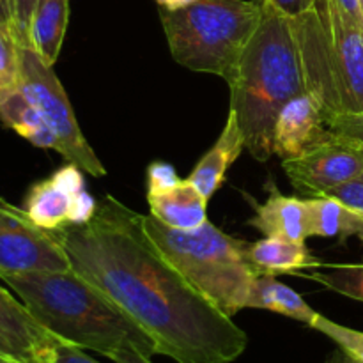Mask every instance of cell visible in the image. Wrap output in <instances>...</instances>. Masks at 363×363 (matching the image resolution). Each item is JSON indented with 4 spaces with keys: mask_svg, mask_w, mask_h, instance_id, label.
<instances>
[{
    "mask_svg": "<svg viewBox=\"0 0 363 363\" xmlns=\"http://www.w3.org/2000/svg\"><path fill=\"white\" fill-rule=\"evenodd\" d=\"M71 269L116 301L177 363H233L248 337L156 247L135 213L112 195L84 225L52 230Z\"/></svg>",
    "mask_w": 363,
    "mask_h": 363,
    "instance_id": "6da1fadb",
    "label": "cell"
},
{
    "mask_svg": "<svg viewBox=\"0 0 363 363\" xmlns=\"http://www.w3.org/2000/svg\"><path fill=\"white\" fill-rule=\"evenodd\" d=\"M245 147L257 162L273 156V131L280 110L311 92L303 43L293 18L262 0V16L229 82Z\"/></svg>",
    "mask_w": 363,
    "mask_h": 363,
    "instance_id": "7a4b0ae2",
    "label": "cell"
},
{
    "mask_svg": "<svg viewBox=\"0 0 363 363\" xmlns=\"http://www.w3.org/2000/svg\"><path fill=\"white\" fill-rule=\"evenodd\" d=\"M35 321L62 342L110 358L116 351L158 354L156 344L119 305L74 269L4 275Z\"/></svg>",
    "mask_w": 363,
    "mask_h": 363,
    "instance_id": "3957f363",
    "label": "cell"
},
{
    "mask_svg": "<svg viewBox=\"0 0 363 363\" xmlns=\"http://www.w3.org/2000/svg\"><path fill=\"white\" fill-rule=\"evenodd\" d=\"M149 238L167 259L223 314L234 318L247 308L257 273L247 257L248 243L222 233L211 222L177 230L142 215Z\"/></svg>",
    "mask_w": 363,
    "mask_h": 363,
    "instance_id": "277c9868",
    "label": "cell"
},
{
    "mask_svg": "<svg viewBox=\"0 0 363 363\" xmlns=\"http://www.w3.org/2000/svg\"><path fill=\"white\" fill-rule=\"evenodd\" d=\"M262 16V0H195L179 11L160 9L174 60L229 84Z\"/></svg>",
    "mask_w": 363,
    "mask_h": 363,
    "instance_id": "5b68a950",
    "label": "cell"
},
{
    "mask_svg": "<svg viewBox=\"0 0 363 363\" xmlns=\"http://www.w3.org/2000/svg\"><path fill=\"white\" fill-rule=\"evenodd\" d=\"M16 85L55 133V151L84 172L94 177L105 176V167L82 133L73 106L53 66H48L30 46H20V74Z\"/></svg>",
    "mask_w": 363,
    "mask_h": 363,
    "instance_id": "8992f818",
    "label": "cell"
},
{
    "mask_svg": "<svg viewBox=\"0 0 363 363\" xmlns=\"http://www.w3.org/2000/svg\"><path fill=\"white\" fill-rule=\"evenodd\" d=\"M315 9L325 30L337 116L363 113V25L346 16L335 0H315Z\"/></svg>",
    "mask_w": 363,
    "mask_h": 363,
    "instance_id": "52a82bcc",
    "label": "cell"
},
{
    "mask_svg": "<svg viewBox=\"0 0 363 363\" xmlns=\"http://www.w3.org/2000/svg\"><path fill=\"white\" fill-rule=\"evenodd\" d=\"M67 269L69 259L52 230L35 225L23 209L0 201V277Z\"/></svg>",
    "mask_w": 363,
    "mask_h": 363,
    "instance_id": "ba28073f",
    "label": "cell"
},
{
    "mask_svg": "<svg viewBox=\"0 0 363 363\" xmlns=\"http://www.w3.org/2000/svg\"><path fill=\"white\" fill-rule=\"evenodd\" d=\"M282 167L296 190L312 197H323L363 172V145L333 131L328 140L312 151L284 160Z\"/></svg>",
    "mask_w": 363,
    "mask_h": 363,
    "instance_id": "9c48e42d",
    "label": "cell"
},
{
    "mask_svg": "<svg viewBox=\"0 0 363 363\" xmlns=\"http://www.w3.org/2000/svg\"><path fill=\"white\" fill-rule=\"evenodd\" d=\"M333 130L326 123L325 110L311 92L296 96L280 110L273 131V155L293 160L328 140Z\"/></svg>",
    "mask_w": 363,
    "mask_h": 363,
    "instance_id": "30bf717a",
    "label": "cell"
},
{
    "mask_svg": "<svg viewBox=\"0 0 363 363\" xmlns=\"http://www.w3.org/2000/svg\"><path fill=\"white\" fill-rule=\"evenodd\" d=\"M0 335L6 337L30 363H43L55 335L43 328L20 298L0 286Z\"/></svg>",
    "mask_w": 363,
    "mask_h": 363,
    "instance_id": "8fae6325",
    "label": "cell"
},
{
    "mask_svg": "<svg viewBox=\"0 0 363 363\" xmlns=\"http://www.w3.org/2000/svg\"><path fill=\"white\" fill-rule=\"evenodd\" d=\"M245 147V138L238 124L236 113L229 108L227 123L220 133L218 140L201 158V162L191 170L190 181L206 199H211L222 186L227 170L241 156Z\"/></svg>",
    "mask_w": 363,
    "mask_h": 363,
    "instance_id": "7c38bea8",
    "label": "cell"
},
{
    "mask_svg": "<svg viewBox=\"0 0 363 363\" xmlns=\"http://www.w3.org/2000/svg\"><path fill=\"white\" fill-rule=\"evenodd\" d=\"M248 223L266 238H282L289 241H305L311 238L307 201L287 197L277 190L272 191L266 202L255 206V215Z\"/></svg>",
    "mask_w": 363,
    "mask_h": 363,
    "instance_id": "4fadbf2b",
    "label": "cell"
},
{
    "mask_svg": "<svg viewBox=\"0 0 363 363\" xmlns=\"http://www.w3.org/2000/svg\"><path fill=\"white\" fill-rule=\"evenodd\" d=\"M208 201L190 181L160 194L147 195L151 216L177 230H194L208 222Z\"/></svg>",
    "mask_w": 363,
    "mask_h": 363,
    "instance_id": "5bb4252c",
    "label": "cell"
},
{
    "mask_svg": "<svg viewBox=\"0 0 363 363\" xmlns=\"http://www.w3.org/2000/svg\"><path fill=\"white\" fill-rule=\"evenodd\" d=\"M247 257L257 275L300 273L301 269L323 266V262L312 255L305 241H289L282 238H262L255 243H248Z\"/></svg>",
    "mask_w": 363,
    "mask_h": 363,
    "instance_id": "9a60e30c",
    "label": "cell"
},
{
    "mask_svg": "<svg viewBox=\"0 0 363 363\" xmlns=\"http://www.w3.org/2000/svg\"><path fill=\"white\" fill-rule=\"evenodd\" d=\"M69 20V0H38L28 25V45L53 66L59 59Z\"/></svg>",
    "mask_w": 363,
    "mask_h": 363,
    "instance_id": "2e32d148",
    "label": "cell"
},
{
    "mask_svg": "<svg viewBox=\"0 0 363 363\" xmlns=\"http://www.w3.org/2000/svg\"><path fill=\"white\" fill-rule=\"evenodd\" d=\"M307 201L308 236L311 238H358L363 241V215L337 199L323 195Z\"/></svg>",
    "mask_w": 363,
    "mask_h": 363,
    "instance_id": "e0dca14e",
    "label": "cell"
},
{
    "mask_svg": "<svg viewBox=\"0 0 363 363\" xmlns=\"http://www.w3.org/2000/svg\"><path fill=\"white\" fill-rule=\"evenodd\" d=\"M0 119L35 147L57 149L55 133L18 85L4 92L0 98Z\"/></svg>",
    "mask_w": 363,
    "mask_h": 363,
    "instance_id": "ac0fdd59",
    "label": "cell"
},
{
    "mask_svg": "<svg viewBox=\"0 0 363 363\" xmlns=\"http://www.w3.org/2000/svg\"><path fill=\"white\" fill-rule=\"evenodd\" d=\"M247 308L275 312V314L305 323L307 326H312V323L318 318V312L296 291L279 282L273 275H259L254 280Z\"/></svg>",
    "mask_w": 363,
    "mask_h": 363,
    "instance_id": "d6986e66",
    "label": "cell"
},
{
    "mask_svg": "<svg viewBox=\"0 0 363 363\" xmlns=\"http://www.w3.org/2000/svg\"><path fill=\"white\" fill-rule=\"evenodd\" d=\"M73 195L59 186L53 177L39 181L28 191L25 199V209L28 218L35 225L46 230H59L69 225Z\"/></svg>",
    "mask_w": 363,
    "mask_h": 363,
    "instance_id": "ffe728a7",
    "label": "cell"
},
{
    "mask_svg": "<svg viewBox=\"0 0 363 363\" xmlns=\"http://www.w3.org/2000/svg\"><path fill=\"white\" fill-rule=\"evenodd\" d=\"M301 277L351 300L363 301V264H323Z\"/></svg>",
    "mask_w": 363,
    "mask_h": 363,
    "instance_id": "44dd1931",
    "label": "cell"
},
{
    "mask_svg": "<svg viewBox=\"0 0 363 363\" xmlns=\"http://www.w3.org/2000/svg\"><path fill=\"white\" fill-rule=\"evenodd\" d=\"M311 328L318 330L323 335L332 339L339 346V350H342L347 357L363 363V332L339 325V323L332 321V319L325 318L321 314H318Z\"/></svg>",
    "mask_w": 363,
    "mask_h": 363,
    "instance_id": "7402d4cb",
    "label": "cell"
},
{
    "mask_svg": "<svg viewBox=\"0 0 363 363\" xmlns=\"http://www.w3.org/2000/svg\"><path fill=\"white\" fill-rule=\"evenodd\" d=\"M20 74V45L13 30L0 25V80L7 89L16 87Z\"/></svg>",
    "mask_w": 363,
    "mask_h": 363,
    "instance_id": "603a6c76",
    "label": "cell"
},
{
    "mask_svg": "<svg viewBox=\"0 0 363 363\" xmlns=\"http://www.w3.org/2000/svg\"><path fill=\"white\" fill-rule=\"evenodd\" d=\"M38 0H11V14H13V32L20 46L28 45V25Z\"/></svg>",
    "mask_w": 363,
    "mask_h": 363,
    "instance_id": "cb8c5ba5",
    "label": "cell"
},
{
    "mask_svg": "<svg viewBox=\"0 0 363 363\" xmlns=\"http://www.w3.org/2000/svg\"><path fill=\"white\" fill-rule=\"evenodd\" d=\"M176 170L167 162H152L147 167V195L170 190L179 183Z\"/></svg>",
    "mask_w": 363,
    "mask_h": 363,
    "instance_id": "d4e9b609",
    "label": "cell"
},
{
    "mask_svg": "<svg viewBox=\"0 0 363 363\" xmlns=\"http://www.w3.org/2000/svg\"><path fill=\"white\" fill-rule=\"evenodd\" d=\"M326 195L337 199V201H340L342 204L350 206L351 209H354V211L362 213L363 215V172L358 177H354V179L333 188V190L328 191Z\"/></svg>",
    "mask_w": 363,
    "mask_h": 363,
    "instance_id": "484cf974",
    "label": "cell"
},
{
    "mask_svg": "<svg viewBox=\"0 0 363 363\" xmlns=\"http://www.w3.org/2000/svg\"><path fill=\"white\" fill-rule=\"evenodd\" d=\"M43 363H99L89 354H85L84 350L73 346V344L57 340L50 351L46 353L45 362Z\"/></svg>",
    "mask_w": 363,
    "mask_h": 363,
    "instance_id": "4316f807",
    "label": "cell"
},
{
    "mask_svg": "<svg viewBox=\"0 0 363 363\" xmlns=\"http://www.w3.org/2000/svg\"><path fill=\"white\" fill-rule=\"evenodd\" d=\"M335 133L354 138L363 145V113H339L328 123Z\"/></svg>",
    "mask_w": 363,
    "mask_h": 363,
    "instance_id": "83f0119b",
    "label": "cell"
},
{
    "mask_svg": "<svg viewBox=\"0 0 363 363\" xmlns=\"http://www.w3.org/2000/svg\"><path fill=\"white\" fill-rule=\"evenodd\" d=\"M96 209H98V202L94 201V197L87 190L80 191L73 199V204H71L69 225H84V223H87L94 216Z\"/></svg>",
    "mask_w": 363,
    "mask_h": 363,
    "instance_id": "f1b7e54d",
    "label": "cell"
},
{
    "mask_svg": "<svg viewBox=\"0 0 363 363\" xmlns=\"http://www.w3.org/2000/svg\"><path fill=\"white\" fill-rule=\"evenodd\" d=\"M52 177L59 183L60 188H64V190H66L69 195H73V197H77L80 191L85 190L84 174H82L80 167H77L74 163H67V165H64L62 169L57 170Z\"/></svg>",
    "mask_w": 363,
    "mask_h": 363,
    "instance_id": "f546056e",
    "label": "cell"
},
{
    "mask_svg": "<svg viewBox=\"0 0 363 363\" xmlns=\"http://www.w3.org/2000/svg\"><path fill=\"white\" fill-rule=\"evenodd\" d=\"M266 2L275 7L279 13L286 14L289 18H296L300 14L307 13L308 9H312L315 0H266Z\"/></svg>",
    "mask_w": 363,
    "mask_h": 363,
    "instance_id": "4dcf8cb0",
    "label": "cell"
},
{
    "mask_svg": "<svg viewBox=\"0 0 363 363\" xmlns=\"http://www.w3.org/2000/svg\"><path fill=\"white\" fill-rule=\"evenodd\" d=\"M0 363H30L9 340L0 335Z\"/></svg>",
    "mask_w": 363,
    "mask_h": 363,
    "instance_id": "1f68e13d",
    "label": "cell"
},
{
    "mask_svg": "<svg viewBox=\"0 0 363 363\" xmlns=\"http://www.w3.org/2000/svg\"><path fill=\"white\" fill-rule=\"evenodd\" d=\"M110 360L116 363H152L151 358L138 353L137 350H121L110 354Z\"/></svg>",
    "mask_w": 363,
    "mask_h": 363,
    "instance_id": "d6a6232c",
    "label": "cell"
},
{
    "mask_svg": "<svg viewBox=\"0 0 363 363\" xmlns=\"http://www.w3.org/2000/svg\"><path fill=\"white\" fill-rule=\"evenodd\" d=\"M335 2H337V6L342 9V13L346 14V16H350L353 21L363 25V14H362L358 0H335Z\"/></svg>",
    "mask_w": 363,
    "mask_h": 363,
    "instance_id": "836d02e7",
    "label": "cell"
},
{
    "mask_svg": "<svg viewBox=\"0 0 363 363\" xmlns=\"http://www.w3.org/2000/svg\"><path fill=\"white\" fill-rule=\"evenodd\" d=\"M0 25L13 30V14H11V0H0ZM14 34V32H13Z\"/></svg>",
    "mask_w": 363,
    "mask_h": 363,
    "instance_id": "e575fe53",
    "label": "cell"
},
{
    "mask_svg": "<svg viewBox=\"0 0 363 363\" xmlns=\"http://www.w3.org/2000/svg\"><path fill=\"white\" fill-rule=\"evenodd\" d=\"M156 4L160 6V9H165V11H179L184 9V7L191 6L195 0H155Z\"/></svg>",
    "mask_w": 363,
    "mask_h": 363,
    "instance_id": "d590c367",
    "label": "cell"
},
{
    "mask_svg": "<svg viewBox=\"0 0 363 363\" xmlns=\"http://www.w3.org/2000/svg\"><path fill=\"white\" fill-rule=\"evenodd\" d=\"M325 363H344V351L339 350L335 351V353H332L328 358H326Z\"/></svg>",
    "mask_w": 363,
    "mask_h": 363,
    "instance_id": "8d00e7d4",
    "label": "cell"
},
{
    "mask_svg": "<svg viewBox=\"0 0 363 363\" xmlns=\"http://www.w3.org/2000/svg\"><path fill=\"white\" fill-rule=\"evenodd\" d=\"M6 91H9V89H7L6 85H4V82L0 80V98H2V96H4V92H6Z\"/></svg>",
    "mask_w": 363,
    "mask_h": 363,
    "instance_id": "74e56055",
    "label": "cell"
},
{
    "mask_svg": "<svg viewBox=\"0 0 363 363\" xmlns=\"http://www.w3.org/2000/svg\"><path fill=\"white\" fill-rule=\"evenodd\" d=\"M358 4H360V9H362V14H363V0H358Z\"/></svg>",
    "mask_w": 363,
    "mask_h": 363,
    "instance_id": "f35d334b",
    "label": "cell"
}]
</instances>
